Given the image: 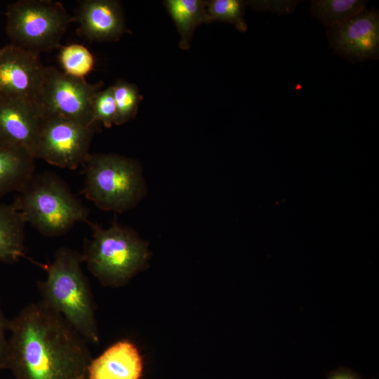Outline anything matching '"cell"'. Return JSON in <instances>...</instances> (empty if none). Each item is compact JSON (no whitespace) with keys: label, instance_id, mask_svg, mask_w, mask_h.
<instances>
[{"label":"cell","instance_id":"cell-1","mask_svg":"<svg viewBox=\"0 0 379 379\" xmlns=\"http://www.w3.org/2000/svg\"><path fill=\"white\" fill-rule=\"evenodd\" d=\"M3 363L15 379H86L91 360L87 342L41 300L9 321Z\"/></svg>","mask_w":379,"mask_h":379},{"label":"cell","instance_id":"cell-2","mask_svg":"<svg viewBox=\"0 0 379 379\" xmlns=\"http://www.w3.org/2000/svg\"><path fill=\"white\" fill-rule=\"evenodd\" d=\"M81 254L71 248H59L53 260L38 264L46 277L38 286L41 301L61 314L89 343L100 342L95 304L88 281L81 268Z\"/></svg>","mask_w":379,"mask_h":379},{"label":"cell","instance_id":"cell-3","mask_svg":"<svg viewBox=\"0 0 379 379\" xmlns=\"http://www.w3.org/2000/svg\"><path fill=\"white\" fill-rule=\"evenodd\" d=\"M25 222L42 235L65 234L77 222H88V209L56 174H34L13 202Z\"/></svg>","mask_w":379,"mask_h":379},{"label":"cell","instance_id":"cell-4","mask_svg":"<svg viewBox=\"0 0 379 379\" xmlns=\"http://www.w3.org/2000/svg\"><path fill=\"white\" fill-rule=\"evenodd\" d=\"M92 231L86 241L83 262L105 286L120 287L145 270L150 253L148 243L115 218L107 228L87 222Z\"/></svg>","mask_w":379,"mask_h":379},{"label":"cell","instance_id":"cell-5","mask_svg":"<svg viewBox=\"0 0 379 379\" xmlns=\"http://www.w3.org/2000/svg\"><path fill=\"white\" fill-rule=\"evenodd\" d=\"M82 166V193L102 211H127L146 194L141 166L133 159L116 154H90Z\"/></svg>","mask_w":379,"mask_h":379},{"label":"cell","instance_id":"cell-6","mask_svg":"<svg viewBox=\"0 0 379 379\" xmlns=\"http://www.w3.org/2000/svg\"><path fill=\"white\" fill-rule=\"evenodd\" d=\"M6 32L10 44L40 55L60 48L75 18L53 0H19L7 6Z\"/></svg>","mask_w":379,"mask_h":379},{"label":"cell","instance_id":"cell-7","mask_svg":"<svg viewBox=\"0 0 379 379\" xmlns=\"http://www.w3.org/2000/svg\"><path fill=\"white\" fill-rule=\"evenodd\" d=\"M102 81L90 84L85 79L67 74L53 66L46 67L37 98L46 116L65 118L84 126H93L92 102Z\"/></svg>","mask_w":379,"mask_h":379},{"label":"cell","instance_id":"cell-8","mask_svg":"<svg viewBox=\"0 0 379 379\" xmlns=\"http://www.w3.org/2000/svg\"><path fill=\"white\" fill-rule=\"evenodd\" d=\"M95 127V124L84 126L65 118L46 116L35 159L64 168L76 169L83 166L91 154Z\"/></svg>","mask_w":379,"mask_h":379},{"label":"cell","instance_id":"cell-9","mask_svg":"<svg viewBox=\"0 0 379 379\" xmlns=\"http://www.w3.org/2000/svg\"><path fill=\"white\" fill-rule=\"evenodd\" d=\"M326 35L331 48L352 62L379 58V14L375 8L329 27Z\"/></svg>","mask_w":379,"mask_h":379},{"label":"cell","instance_id":"cell-10","mask_svg":"<svg viewBox=\"0 0 379 379\" xmlns=\"http://www.w3.org/2000/svg\"><path fill=\"white\" fill-rule=\"evenodd\" d=\"M46 117L34 100L0 98V146L22 148L34 157Z\"/></svg>","mask_w":379,"mask_h":379},{"label":"cell","instance_id":"cell-11","mask_svg":"<svg viewBox=\"0 0 379 379\" xmlns=\"http://www.w3.org/2000/svg\"><path fill=\"white\" fill-rule=\"evenodd\" d=\"M46 66L39 55L11 44L0 48V98L37 100Z\"/></svg>","mask_w":379,"mask_h":379},{"label":"cell","instance_id":"cell-12","mask_svg":"<svg viewBox=\"0 0 379 379\" xmlns=\"http://www.w3.org/2000/svg\"><path fill=\"white\" fill-rule=\"evenodd\" d=\"M77 32L90 41H118L128 32L120 4L114 0H81L75 10Z\"/></svg>","mask_w":379,"mask_h":379},{"label":"cell","instance_id":"cell-13","mask_svg":"<svg viewBox=\"0 0 379 379\" xmlns=\"http://www.w3.org/2000/svg\"><path fill=\"white\" fill-rule=\"evenodd\" d=\"M143 368L142 357L136 345L128 340H121L91 359L86 379H140Z\"/></svg>","mask_w":379,"mask_h":379},{"label":"cell","instance_id":"cell-14","mask_svg":"<svg viewBox=\"0 0 379 379\" xmlns=\"http://www.w3.org/2000/svg\"><path fill=\"white\" fill-rule=\"evenodd\" d=\"M35 159L25 149L0 146V198L22 189L34 174Z\"/></svg>","mask_w":379,"mask_h":379},{"label":"cell","instance_id":"cell-15","mask_svg":"<svg viewBox=\"0 0 379 379\" xmlns=\"http://www.w3.org/2000/svg\"><path fill=\"white\" fill-rule=\"evenodd\" d=\"M25 224L13 203L0 202V263H14L26 258Z\"/></svg>","mask_w":379,"mask_h":379},{"label":"cell","instance_id":"cell-16","mask_svg":"<svg viewBox=\"0 0 379 379\" xmlns=\"http://www.w3.org/2000/svg\"><path fill=\"white\" fill-rule=\"evenodd\" d=\"M165 5L180 35V48L188 49L192 34L197 27L204 22H208L206 1L168 0L165 1Z\"/></svg>","mask_w":379,"mask_h":379},{"label":"cell","instance_id":"cell-17","mask_svg":"<svg viewBox=\"0 0 379 379\" xmlns=\"http://www.w3.org/2000/svg\"><path fill=\"white\" fill-rule=\"evenodd\" d=\"M368 2L364 0H313L310 12L329 28L363 11Z\"/></svg>","mask_w":379,"mask_h":379},{"label":"cell","instance_id":"cell-18","mask_svg":"<svg viewBox=\"0 0 379 379\" xmlns=\"http://www.w3.org/2000/svg\"><path fill=\"white\" fill-rule=\"evenodd\" d=\"M58 61L62 72L81 79H85V77L93 71L95 65V58L92 53L79 44H71L61 47Z\"/></svg>","mask_w":379,"mask_h":379},{"label":"cell","instance_id":"cell-19","mask_svg":"<svg viewBox=\"0 0 379 379\" xmlns=\"http://www.w3.org/2000/svg\"><path fill=\"white\" fill-rule=\"evenodd\" d=\"M112 86L117 109L114 124L119 126L135 117L142 97L138 87L127 81L119 80Z\"/></svg>","mask_w":379,"mask_h":379},{"label":"cell","instance_id":"cell-20","mask_svg":"<svg viewBox=\"0 0 379 379\" xmlns=\"http://www.w3.org/2000/svg\"><path fill=\"white\" fill-rule=\"evenodd\" d=\"M246 1L241 0H211L206 1L208 22H226L234 25L240 32L247 30L244 18Z\"/></svg>","mask_w":379,"mask_h":379},{"label":"cell","instance_id":"cell-21","mask_svg":"<svg viewBox=\"0 0 379 379\" xmlns=\"http://www.w3.org/2000/svg\"><path fill=\"white\" fill-rule=\"evenodd\" d=\"M116 112L112 86L98 91L92 102L93 121L95 123L100 121L105 127L110 128L114 124Z\"/></svg>","mask_w":379,"mask_h":379},{"label":"cell","instance_id":"cell-22","mask_svg":"<svg viewBox=\"0 0 379 379\" xmlns=\"http://www.w3.org/2000/svg\"><path fill=\"white\" fill-rule=\"evenodd\" d=\"M298 1L291 0H268L248 1L246 4L259 11H270L272 13L287 15L292 13L298 6Z\"/></svg>","mask_w":379,"mask_h":379},{"label":"cell","instance_id":"cell-23","mask_svg":"<svg viewBox=\"0 0 379 379\" xmlns=\"http://www.w3.org/2000/svg\"><path fill=\"white\" fill-rule=\"evenodd\" d=\"M9 321L5 317L0 306V364L2 366L8 350V341L6 333L8 331Z\"/></svg>","mask_w":379,"mask_h":379},{"label":"cell","instance_id":"cell-24","mask_svg":"<svg viewBox=\"0 0 379 379\" xmlns=\"http://www.w3.org/2000/svg\"><path fill=\"white\" fill-rule=\"evenodd\" d=\"M327 379H362L355 372L345 368H338L331 372Z\"/></svg>","mask_w":379,"mask_h":379},{"label":"cell","instance_id":"cell-25","mask_svg":"<svg viewBox=\"0 0 379 379\" xmlns=\"http://www.w3.org/2000/svg\"><path fill=\"white\" fill-rule=\"evenodd\" d=\"M1 369H4V366L0 364V371H1ZM0 379H1V378H0Z\"/></svg>","mask_w":379,"mask_h":379}]
</instances>
